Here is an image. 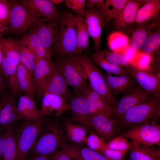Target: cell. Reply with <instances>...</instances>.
<instances>
[{"label": "cell", "mask_w": 160, "mask_h": 160, "mask_svg": "<svg viewBox=\"0 0 160 160\" xmlns=\"http://www.w3.org/2000/svg\"><path fill=\"white\" fill-rule=\"evenodd\" d=\"M75 16L67 10L60 14L57 33L52 48V52L59 58L75 54L76 47Z\"/></svg>", "instance_id": "1"}, {"label": "cell", "mask_w": 160, "mask_h": 160, "mask_svg": "<svg viewBox=\"0 0 160 160\" xmlns=\"http://www.w3.org/2000/svg\"><path fill=\"white\" fill-rule=\"evenodd\" d=\"M42 128L31 151L33 154L49 156L63 147L64 137L63 130L58 122L41 120Z\"/></svg>", "instance_id": "2"}, {"label": "cell", "mask_w": 160, "mask_h": 160, "mask_svg": "<svg viewBox=\"0 0 160 160\" xmlns=\"http://www.w3.org/2000/svg\"><path fill=\"white\" fill-rule=\"evenodd\" d=\"M41 120H21L14 127L17 160H27L41 131Z\"/></svg>", "instance_id": "3"}, {"label": "cell", "mask_w": 160, "mask_h": 160, "mask_svg": "<svg viewBox=\"0 0 160 160\" xmlns=\"http://www.w3.org/2000/svg\"><path fill=\"white\" fill-rule=\"evenodd\" d=\"M160 117L159 98L153 96L130 108L117 120L122 125L130 127L152 121L156 122Z\"/></svg>", "instance_id": "4"}, {"label": "cell", "mask_w": 160, "mask_h": 160, "mask_svg": "<svg viewBox=\"0 0 160 160\" xmlns=\"http://www.w3.org/2000/svg\"><path fill=\"white\" fill-rule=\"evenodd\" d=\"M74 57L83 69L92 89L100 95L107 103L112 108L117 100L111 94L103 74L100 69L86 55H74Z\"/></svg>", "instance_id": "5"}, {"label": "cell", "mask_w": 160, "mask_h": 160, "mask_svg": "<svg viewBox=\"0 0 160 160\" xmlns=\"http://www.w3.org/2000/svg\"><path fill=\"white\" fill-rule=\"evenodd\" d=\"M56 65L58 71L64 79L68 86L73 92L81 93L88 84L86 75L74 55L59 58Z\"/></svg>", "instance_id": "6"}, {"label": "cell", "mask_w": 160, "mask_h": 160, "mask_svg": "<svg viewBox=\"0 0 160 160\" xmlns=\"http://www.w3.org/2000/svg\"><path fill=\"white\" fill-rule=\"evenodd\" d=\"M120 135L139 143L160 146V126L154 121L131 126Z\"/></svg>", "instance_id": "7"}, {"label": "cell", "mask_w": 160, "mask_h": 160, "mask_svg": "<svg viewBox=\"0 0 160 160\" xmlns=\"http://www.w3.org/2000/svg\"><path fill=\"white\" fill-rule=\"evenodd\" d=\"M11 3L8 26L13 33L22 34L41 21L30 14L20 3L13 1Z\"/></svg>", "instance_id": "8"}, {"label": "cell", "mask_w": 160, "mask_h": 160, "mask_svg": "<svg viewBox=\"0 0 160 160\" xmlns=\"http://www.w3.org/2000/svg\"><path fill=\"white\" fill-rule=\"evenodd\" d=\"M123 94L112 107L113 118L116 120L130 108L154 96L144 90L138 84Z\"/></svg>", "instance_id": "9"}, {"label": "cell", "mask_w": 160, "mask_h": 160, "mask_svg": "<svg viewBox=\"0 0 160 160\" xmlns=\"http://www.w3.org/2000/svg\"><path fill=\"white\" fill-rule=\"evenodd\" d=\"M118 123L116 119L101 113L90 116L89 119L91 129L105 142L118 133Z\"/></svg>", "instance_id": "10"}, {"label": "cell", "mask_w": 160, "mask_h": 160, "mask_svg": "<svg viewBox=\"0 0 160 160\" xmlns=\"http://www.w3.org/2000/svg\"><path fill=\"white\" fill-rule=\"evenodd\" d=\"M20 3L32 15L41 20L59 17V12L49 0H23Z\"/></svg>", "instance_id": "11"}, {"label": "cell", "mask_w": 160, "mask_h": 160, "mask_svg": "<svg viewBox=\"0 0 160 160\" xmlns=\"http://www.w3.org/2000/svg\"><path fill=\"white\" fill-rule=\"evenodd\" d=\"M128 73L135 79L137 84L144 90L154 97L160 95V76L149 73L131 64L126 68Z\"/></svg>", "instance_id": "12"}, {"label": "cell", "mask_w": 160, "mask_h": 160, "mask_svg": "<svg viewBox=\"0 0 160 160\" xmlns=\"http://www.w3.org/2000/svg\"><path fill=\"white\" fill-rule=\"evenodd\" d=\"M41 97V107L39 110L42 119L45 116L59 117L69 110L67 100L60 95L45 92Z\"/></svg>", "instance_id": "13"}, {"label": "cell", "mask_w": 160, "mask_h": 160, "mask_svg": "<svg viewBox=\"0 0 160 160\" xmlns=\"http://www.w3.org/2000/svg\"><path fill=\"white\" fill-rule=\"evenodd\" d=\"M68 86L55 65L44 79L37 94L39 97H41L44 92H48L59 95L67 100L70 95L67 89Z\"/></svg>", "instance_id": "14"}, {"label": "cell", "mask_w": 160, "mask_h": 160, "mask_svg": "<svg viewBox=\"0 0 160 160\" xmlns=\"http://www.w3.org/2000/svg\"><path fill=\"white\" fill-rule=\"evenodd\" d=\"M68 102L71 115V121L81 125L88 131L91 129L89 124V117L87 102L80 93L73 92L70 94Z\"/></svg>", "instance_id": "15"}, {"label": "cell", "mask_w": 160, "mask_h": 160, "mask_svg": "<svg viewBox=\"0 0 160 160\" xmlns=\"http://www.w3.org/2000/svg\"><path fill=\"white\" fill-rule=\"evenodd\" d=\"M18 121L17 102L9 94L0 98V132L6 131Z\"/></svg>", "instance_id": "16"}, {"label": "cell", "mask_w": 160, "mask_h": 160, "mask_svg": "<svg viewBox=\"0 0 160 160\" xmlns=\"http://www.w3.org/2000/svg\"><path fill=\"white\" fill-rule=\"evenodd\" d=\"M59 18L50 20L41 21L32 29L40 39L48 55L50 56H52V48L57 33Z\"/></svg>", "instance_id": "17"}, {"label": "cell", "mask_w": 160, "mask_h": 160, "mask_svg": "<svg viewBox=\"0 0 160 160\" xmlns=\"http://www.w3.org/2000/svg\"><path fill=\"white\" fill-rule=\"evenodd\" d=\"M87 29L95 50L100 49L101 36L105 22L102 14L98 10L91 9L86 10L84 17Z\"/></svg>", "instance_id": "18"}, {"label": "cell", "mask_w": 160, "mask_h": 160, "mask_svg": "<svg viewBox=\"0 0 160 160\" xmlns=\"http://www.w3.org/2000/svg\"><path fill=\"white\" fill-rule=\"evenodd\" d=\"M80 93L87 102L89 116L101 113L114 118L112 108L92 89L89 83Z\"/></svg>", "instance_id": "19"}, {"label": "cell", "mask_w": 160, "mask_h": 160, "mask_svg": "<svg viewBox=\"0 0 160 160\" xmlns=\"http://www.w3.org/2000/svg\"><path fill=\"white\" fill-rule=\"evenodd\" d=\"M103 75L108 88L113 97L125 93L137 84L134 78L129 73L113 76L106 73Z\"/></svg>", "instance_id": "20"}, {"label": "cell", "mask_w": 160, "mask_h": 160, "mask_svg": "<svg viewBox=\"0 0 160 160\" xmlns=\"http://www.w3.org/2000/svg\"><path fill=\"white\" fill-rule=\"evenodd\" d=\"M18 121L42 120L39 110L36 108L34 98L26 95L19 97L17 102Z\"/></svg>", "instance_id": "21"}, {"label": "cell", "mask_w": 160, "mask_h": 160, "mask_svg": "<svg viewBox=\"0 0 160 160\" xmlns=\"http://www.w3.org/2000/svg\"><path fill=\"white\" fill-rule=\"evenodd\" d=\"M130 160H160V146L148 145L131 142Z\"/></svg>", "instance_id": "22"}, {"label": "cell", "mask_w": 160, "mask_h": 160, "mask_svg": "<svg viewBox=\"0 0 160 160\" xmlns=\"http://www.w3.org/2000/svg\"><path fill=\"white\" fill-rule=\"evenodd\" d=\"M142 5L139 0H129L119 16L113 20L115 27L118 28H123L135 23L137 11Z\"/></svg>", "instance_id": "23"}, {"label": "cell", "mask_w": 160, "mask_h": 160, "mask_svg": "<svg viewBox=\"0 0 160 160\" xmlns=\"http://www.w3.org/2000/svg\"><path fill=\"white\" fill-rule=\"evenodd\" d=\"M64 147L75 160H109L99 152L81 144L65 145Z\"/></svg>", "instance_id": "24"}, {"label": "cell", "mask_w": 160, "mask_h": 160, "mask_svg": "<svg viewBox=\"0 0 160 160\" xmlns=\"http://www.w3.org/2000/svg\"><path fill=\"white\" fill-rule=\"evenodd\" d=\"M55 65L50 56L36 60L32 76L35 92L37 94L44 79Z\"/></svg>", "instance_id": "25"}, {"label": "cell", "mask_w": 160, "mask_h": 160, "mask_svg": "<svg viewBox=\"0 0 160 160\" xmlns=\"http://www.w3.org/2000/svg\"><path fill=\"white\" fill-rule=\"evenodd\" d=\"M20 41L34 55L36 60L49 56L42 42L31 30L23 35Z\"/></svg>", "instance_id": "26"}, {"label": "cell", "mask_w": 160, "mask_h": 160, "mask_svg": "<svg viewBox=\"0 0 160 160\" xmlns=\"http://www.w3.org/2000/svg\"><path fill=\"white\" fill-rule=\"evenodd\" d=\"M90 58L96 66L105 71L106 73L117 75H124L128 73L126 68L109 63L105 57L104 50L101 49L95 50L91 54Z\"/></svg>", "instance_id": "27"}, {"label": "cell", "mask_w": 160, "mask_h": 160, "mask_svg": "<svg viewBox=\"0 0 160 160\" xmlns=\"http://www.w3.org/2000/svg\"><path fill=\"white\" fill-rule=\"evenodd\" d=\"M160 10V0H150L139 8L135 23L140 25L147 24L157 16Z\"/></svg>", "instance_id": "28"}, {"label": "cell", "mask_w": 160, "mask_h": 160, "mask_svg": "<svg viewBox=\"0 0 160 160\" xmlns=\"http://www.w3.org/2000/svg\"><path fill=\"white\" fill-rule=\"evenodd\" d=\"M76 30V47L75 54L81 55L88 49L89 35L85 23L84 17L75 16Z\"/></svg>", "instance_id": "29"}, {"label": "cell", "mask_w": 160, "mask_h": 160, "mask_svg": "<svg viewBox=\"0 0 160 160\" xmlns=\"http://www.w3.org/2000/svg\"><path fill=\"white\" fill-rule=\"evenodd\" d=\"M16 76L19 86L22 91L34 98L35 92L33 77L27 69L20 62L17 67Z\"/></svg>", "instance_id": "30"}, {"label": "cell", "mask_w": 160, "mask_h": 160, "mask_svg": "<svg viewBox=\"0 0 160 160\" xmlns=\"http://www.w3.org/2000/svg\"><path fill=\"white\" fill-rule=\"evenodd\" d=\"M156 26L155 23L140 25L134 31L129 39V47L136 51L140 50L149 33Z\"/></svg>", "instance_id": "31"}, {"label": "cell", "mask_w": 160, "mask_h": 160, "mask_svg": "<svg viewBox=\"0 0 160 160\" xmlns=\"http://www.w3.org/2000/svg\"><path fill=\"white\" fill-rule=\"evenodd\" d=\"M65 129L69 139L75 144L85 143L88 130L84 127L72 121L67 122Z\"/></svg>", "instance_id": "32"}, {"label": "cell", "mask_w": 160, "mask_h": 160, "mask_svg": "<svg viewBox=\"0 0 160 160\" xmlns=\"http://www.w3.org/2000/svg\"><path fill=\"white\" fill-rule=\"evenodd\" d=\"M129 0H106L100 12L105 22L114 20L120 15Z\"/></svg>", "instance_id": "33"}, {"label": "cell", "mask_w": 160, "mask_h": 160, "mask_svg": "<svg viewBox=\"0 0 160 160\" xmlns=\"http://www.w3.org/2000/svg\"><path fill=\"white\" fill-rule=\"evenodd\" d=\"M107 41L109 48L113 52H124L129 47V39L126 35L120 32L111 33L108 37Z\"/></svg>", "instance_id": "34"}, {"label": "cell", "mask_w": 160, "mask_h": 160, "mask_svg": "<svg viewBox=\"0 0 160 160\" xmlns=\"http://www.w3.org/2000/svg\"><path fill=\"white\" fill-rule=\"evenodd\" d=\"M160 47V31L151 30L144 41L141 50L143 53L150 55L156 52Z\"/></svg>", "instance_id": "35"}, {"label": "cell", "mask_w": 160, "mask_h": 160, "mask_svg": "<svg viewBox=\"0 0 160 160\" xmlns=\"http://www.w3.org/2000/svg\"><path fill=\"white\" fill-rule=\"evenodd\" d=\"M2 157L3 160H17L14 125L7 129Z\"/></svg>", "instance_id": "36"}, {"label": "cell", "mask_w": 160, "mask_h": 160, "mask_svg": "<svg viewBox=\"0 0 160 160\" xmlns=\"http://www.w3.org/2000/svg\"><path fill=\"white\" fill-rule=\"evenodd\" d=\"M18 52L20 62L27 69L32 76L36 62L34 55L20 41Z\"/></svg>", "instance_id": "37"}, {"label": "cell", "mask_w": 160, "mask_h": 160, "mask_svg": "<svg viewBox=\"0 0 160 160\" xmlns=\"http://www.w3.org/2000/svg\"><path fill=\"white\" fill-rule=\"evenodd\" d=\"M2 43L4 56L13 60L18 64L19 61L18 49L19 41L10 38L0 37Z\"/></svg>", "instance_id": "38"}, {"label": "cell", "mask_w": 160, "mask_h": 160, "mask_svg": "<svg viewBox=\"0 0 160 160\" xmlns=\"http://www.w3.org/2000/svg\"><path fill=\"white\" fill-rule=\"evenodd\" d=\"M89 134L87 135L86 144L89 148L100 153L106 147V142L91 129L88 130Z\"/></svg>", "instance_id": "39"}, {"label": "cell", "mask_w": 160, "mask_h": 160, "mask_svg": "<svg viewBox=\"0 0 160 160\" xmlns=\"http://www.w3.org/2000/svg\"><path fill=\"white\" fill-rule=\"evenodd\" d=\"M104 51L106 59L111 64L126 68L131 64L130 60L123 54L106 50Z\"/></svg>", "instance_id": "40"}, {"label": "cell", "mask_w": 160, "mask_h": 160, "mask_svg": "<svg viewBox=\"0 0 160 160\" xmlns=\"http://www.w3.org/2000/svg\"><path fill=\"white\" fill-rule=\"evenodd\" d=\"M131 145V142L121 135L114 137L106 143V147L109 148L126 152L129 150Z\"/></svg>", "instance_id": "41"}, {"label": "cell", "mask_w": 160, "mask_h": 160, "mask_svg": "<svg viewBox=\"0 0 160 160\" xmlns=\"http://www.w3.org/2000/svg\"><path fill=\"white\" fill-rule=\"evenodd\" d=\"M87 0H66V5L70 9L76 12L77 15L84 17L86 15L85 7Z\"/></svg>", "instance_id": "42"}, {"label": "cell", "mask_w": 160, "mask_h": 160, "mask_svg": "<svg viewBox=\"0 0 160 160\" xmlns=\"http://www.w3.org/2000/svg\"><path fill=\"white\" fill-rule=\"evenodd\" d=\"M11 7V2L0 0V23L8 24Z\"/></svg>", "instance_id": "43"}, {"label": "cell", "mask_w": 160, "mask_h": 160, "mask_svg": "<svg viewBox=\"0 0 160 160\" xmlns=\"http://www.w3.org/2000/svg\"><path fill=\"white\" fill-rule=\"evenodd\" d=\"M126 152L116 150L106 147L100 153L109 160H124Z\"/></svg>", "instance_id": "44"}, {"label": "cell", "mask_w": 160, "mask_h": 160, "mask_svg": "<svg viewBox=\"0 0 160 160\" xmlns=\"http://www.w3.org/2000/svg\"><path fill=\"white\" fill-rule=\"evenodd\" d=\"M50 160H75L68 152L64 146L49 158Z\"/></svg>", "instance_id": "45"}, {"label": "cell", "mask_w": 160, "mask_h": 160, "mask_svg": "<svg viewBox=\"0 0 160 160\" xmlns=\"http://www.w3.org/2000/svg\"><path fill=\"white\" fill-rule=\"evenodd\" d=\"M104 1L103 0H88L86 3L88 9H91L101 12L103 7Z\"/></svg>", "instance_id": "46"}, {"label": "cell", "mask_w": 160, "mask_h": 160, "mask_svg": "<svg viewBox=\"0 0 160 160\" xmlns=\"http://www.w3.org/2000/svg\"><path fill=\"white\" fill-rule=\"evenodd\" d=\"M9 89L7 81L0 70V94L1 95L8 94Z\"/></svg>", "instance_id": "47"}, {"label": "cell", "mask_w": 160, "mask_h": 160, "mask_svg": "<svg viewBox=\"0 0 160 160\" xmlns=\"http://www.w3.org/2000/svg\"><path fill=\"white\" fill-rule=\"evenodd\" d=\"M6 131L0 132V157L2 156L5 145Z\"/></svg>", "instance_id": "48"}, {"label": "cell", "mask_w": 160, "mask_h": 160, "mask_svg": "<svg viewBox=\"0 0 160 160\" xmlns=\"http://www.w3.org/2000/svg\"><path fill=\"white\" fill-rule=\"evenodd\" d=\"M29 160H50L48 156L33 154L32 156Z\"/></svg>", "instance_id": "49"}, {"label": "cell", "mask_w": 160, "mask_h": 160, "mask_svg": "<svg viewBox=\"0 0 160 160\" xmlns=\"http://www.w3.org/2000/svg\"><path fill=\"white\" fill-rule=\"evenodd\" d=\"M9 31L8 25L0 23V34L6 33Z\"/></svg>", "instance_id": "50"}, {"label": "cell", "mask_w": 160, "mask_h": 160, "mask_svg": "<svg viewBox=\"0 0 160 160\" xmlns=\"http://www.w3.org/2000/svg\"><path fill=\"white\" fill-rule=\"evenodd\" d=\"M3 57L4 52L3 46L2 43L0 39V70L1 72V65Z\"/></svg>", "instance_id": "51"}, {"label": "cell", "mask_w": 160, "mask_h": 160, "mask_svg": "<svg viewBox=\"0 0 160 160\" xmlns=\"http://www.w3.org/2000/svg\"><path fill=\"white\" fill-rule=\"evenodd\" d=\"M54 5L58 4L63 1L62 0H49Z\"/></svg>", "instance_id": "52"}, {"label": "cell", "mask_w": 160, "mask_h": 160, "mask_svg": "<svg viewBox=\"0 0 160 160\" xmlns=\"http://www.w3.org/2000/svg\"><path fill=\"white\" fill-rule=\"evenodd\" d=\"M1 95L0 94V98H1Z\"/></svg>", "instance_id": "53"}, {"label": "cell", "mask_w": 160, "mask_h": 160, "mask_svg": "<svg viewBox=\"0 0 160 160\" xmlns=\"http://www.w3.org/2000/svg\"><path fill=\"white\" fill-rule=\"evenodd\" d=\"M0 160H2L0 159Z\"/></svg>", "instance_id": "54"}]
</instances>
